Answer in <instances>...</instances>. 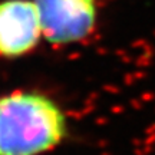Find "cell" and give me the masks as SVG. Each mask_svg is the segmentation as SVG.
I'll list each match as a JSON object with an SVG mask.
<instances>
[{
	"label": "cell",
	"mask_w": 155,
	"mask_h": 155,
	"mask_svg": "<svg viewBox=\"0 0 155 155\" xmlns=\"http://www.w3.org/2000/svg\"><path fill=\"white\" fill-rule=\"evenodd\" d=\"M42 26L32 0H5L0 3V55H26L42 38Z\"/></svg>",
	"instance_id": "3957f363"
},
{
	"label": "cell",
	"mask_w": 155,
	"mask_h": 155,
	"mask_svg": "<svg viewBox=\"0 0 155 155\" xmlns=\"http://www.w3.org/2000/svg\"><path fill=\"white\" fill-rule=\"evenodd\" d=\"M66 134V115L49 96L22 91L0 96V155H42Z\"/></svg>",
	"instance_id": "6da1fadb"
},
{
	"label": "cell",
	"mask_w": 155,
	"mask_h": 155,
	"mask_svg": "<svg viewBox=\"0 0 155 155\" xmlns=\"http://www.w3.org/2000/svg\"><path fill=\"white\" fill-rule=\"evenodd\" d=\"M43 38L53 45L82 40L95 28L96 0H33Z\"/></svg>",
	"instance_id": "7a4b0ae2"
}]
</instances>
